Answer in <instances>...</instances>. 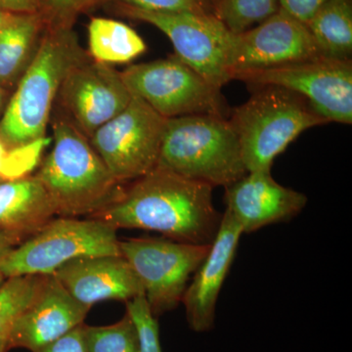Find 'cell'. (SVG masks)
Instances as JSON below:
<instances>
[{"mask_svg":"<svg viewBox=\"0 0 352 352\" xmlns=\"http://www.w3.org/2000/svg\"><path fill=\"white\" fill-rule=\"evenodd\" d=\"M212 190L156 166L89 217L116 229H142L178 242L210 245L222 219L212 204Z\"/></svg>","mask_w":352,"mask_h":352,"instance_id":"cell-1","label":"cell"},{"mask_svg":"<svg viewBox=\"0 0 352 352\" xmlns=\"http://www.w3.org/2000/svg\"><path fill=\"white\" fill-rule=\"evenodd\" d=\"M71 25H47L1 119L0 140L19 149L46 138L53 103L69 69L87 58Z\"/></svg>","mask_w":352,"mask_h":352,"instance_id":"cell-2","label":"cell"},{"mask_svg":"<svg viewBox=\"0 0 352 352\" xmlns=\"http://www.w3.org/2000/svg\"><path fill=\"white\" fill-rule=\"evenodd\" d=\"M53 140L52 150L34 176L45 189L56 215L89 217L120 196L122 184L66 113L53 120Z\"/></svg>","mask_w":352,"mask_h":352,"instance_id":"cell-3","label":"cell"},{"mask_svg":"<svg viewBox=\"0 0 352 352\" xmlns=\"http://www.w3.org/2000/svg\"><path fill=\"white\" fill-rule=\"evenodd\" d=\"M157 166L214 188L248 173L230 122L210 115L166 119Z\"/></svg>","mask_w":352,"mask_h":352,"instance_id":"cell-4","label":"cell"},{"mask_svg":"<svg viewBox=\"0 0 352 352\" xmlns=\"http://www.w3.org/2000/svg\"><path fill=\"white\" fill-rule=\"evenodd\" d=\"M229 122L239 139L248 173L271 170L274 160L303 131L329 124L302 96L272 85L256 87Z\"/></svg>","mask_w":352,"mask_h":352,"instance_id":"cell-5","label":"cell"},{"mask_svg":"<svg viewBox=\"0 0 352 352\" xmlns=\"http://www.w3.org/2000/svg\"><path fill=\"white\" fill-rule=\"evenodd\" d=\"M117 229L88 217L53 219L0 258L6 278L53 274L65 263L83 256H120Z\"/></svg>","mask_w":352,"mask_h":352,"instance_id":"cell-6","label":"cell"},{"mask_svg":"<svg viewBox=\"0 0 352 352\" xmlns=\"http://www.w3.org/2000/svg\"><path fill=\"white\" fill-rule=\"evenodd\" d=\"M131 94L164 119L189 115L226 118L228 109L215 87L177 57L134 64L120 73Z\"/></svg>","mask_w":352,"mask_h":352,"instance_id":"cell-7","label":"cell"},{"mask_svg":"<svg viewBox=\"0 0 352 352\" xmlns=\"http://www.w3.org/2000/svg\"><path fill=\"white\" fill-rule=\"evenodd\" d=\"M131 19L153 25L173 43L175 56L221 88L232 80L236 34L212 13H160L122 6Z\"/></svg>","mask_w":352,"mask_h":352,"instance_id":"cell-8","label":"cell"},{"mask_svg":"<svg viewBox=\"0 0 352 352\" xmlns=\"http://www.w3.org/2000/svg\"><path fill=\"white\" fill-rule=\"evenodd\" d=\"M119 247L142 284L150 310L157 318L182 302L190 277L207 256L210 245L149 237L120 241Z\"/></svg>","mask_w":352,"mask_h":352,"instance_id":"cell-9","label":"cell"},{"mask_svg":"<svg viewBox=\"0 0 352 352\" xmlns=\"http://www.w3.org/2000/svg\"><path fill=\"white\" fill-rule=\"evenodd\" d=\"M166 119L138 97L90 136L89 141L120 184L157 166Z\"/></svg>","mask_w":352,"mask_h":352,"instance_id":"cell-10","label":"cell"},{"mask_svg":"<svg viewBox=\"0 0 352 352\" xmlns=\"http://www.w3.org/2000/svg\"><path fill=\"white\" fill-rule=\"evenodd\" d=\"M252 87H278L300 95L329 122L352 124V63L316 58L300 63L236 74Z\"/></svg>","mask_w":352,"mask_h":352,"instance_id":"cell-11","label":"cell"},{"mask_svg":"<svg viewBox=\"0 0 352 352\" xmlns=\"http://www.w3.org/2000/svg\"><path fill=\"white\" fill-rule=\"evenodd\" d=\"M57 97L69 119L89 138L129 106L132 94L120 72L88 56L69 69Z\"/></svg>","mask_w":352,"mask_h":352,"instance_id":"cell-12","label":"cell"},{"mask_svg":"<svg viewBox=\"0 0 352 352\" xmlns=\"http://www.w3.org/2000/svg\"><path fill=\"white\" fill-rule=\"evenodd\" d=\"M322 58L307 25L278 10L274 15L242 34H236L232 63L234 76L300 63Z\"/></svg>","mask_w":352,"mask_h":352,"instance_id":"cell-13","label":"cell"},{"mask_svg":"<svg viewBox=\"0 0 352 352\" xmlns=\"http://www.w3.org/2000/svg\"><path fill=\"white\" fill-rule=\"evenodd\" d=\"M89 310L69 295L54 274L43 275L31 305L9 330L8 349L38 351L82 325Z\"/></svg>","mask_w":352,"mask_h":352,"instance_id":"cell-14","label":"cell"},{"mask_svg":"<svg viewBox=\"0 0 352 352\" xmlns=\"http://www.w3.org/2000/svg\"><path fill=\"white\" fill-rule=\"evenodd\" d=\"M224 188L226 210L243 234L293 219L307 203L305 194L275 182L271 170L250 171Z\"/></svg>","mask_w":352,"mask_h":352,"instance_id":"cell-15","label":"cell"},{"mask_svg":"<svg viewBox=\"0 0 352 352\" xmlns=\"http://www.w3.org/2000/svg\"><path fill=\"white\" fill-rule=\"evenodd\" d=\"M242 235L239 224L226 210L207 256L194 273L193 281L187 287L182 298L191 330L208 332L214 327L219 293L232 265Z\"/></svg>","mask_w":352,"mask_h":352,"instance_id":"cell-16","label":"cell"},{"mask_svg":"<svg viewBox=\"0 0 352 352\" xmlns=\"http://www.w3.org/2000/svg\"><path fill=\"white\" fill-rule=\"evenodd\" d=\"M53 274L69 295L90 308L103 300L126 302L144 295L142 284L122 254L73 259Z\"/></svg>","mask_w":352,"mask_h":352,"instance_id":"cell-17","label":"cell"},{"mask_svg":"<svg viewBox=\"0 0 352 352\" xmlns=\"http://www.w3.org/2000/svg\"><path fill=\"white\" fill-rule=\"evenodd\" d=\"M55 217L50 197L36 176L0 182V232L25 241Z\"/></svg>","mask_w":352,"mask_h":352,"instance_id":"cell-18","label":"cell"},{"mask_svg":"<svg viewBox=\"0 0 352 352\" xmlns=\"http://www.w3.org/2000/svg\"><path fill=\"white\" fill-rule=\"evenodd\" d=\"M45 22L38 13L11 16L0 28V85L15 89L32 63Z\"/></svg>","mask_w":352,"mask_h":352,"instance_id":"cell-19","label":"cell"},{"mask_svg":"<svg viewBox=\"0 0 352 352\" xmlns=\"http://www.w3.org/2000/svg\"><path fill=\"white\" fill-rule=\"evenodd\" d=\"M305 25L320 57L351 60L352 0H328Z\"/></svg>","mask_w":352,"mask_h":352,"instance_id":"cell-20","label":"cell"},{"mask_svg":"<svg viewBox=\"0 0 352 352\" xmlns=\"http://www.w3.org/2000/svg\"><path fill=\"white\" fill-rule=\"evenodd\" d=\"M88 41L90 56L99 63H127L146 51L144 41L132 28L107 18L90 21Z\"/></svg>","mask_w":352,"mask_h":352,"instance_id":"cell-21","label":"cell"},{"mask_svg":"<svg viewBox=\"0 0 352 352\" xmlns=\"http://www.w3.org/2000/svg\"><path fill=\"white\" fill-rule=\"evenodd\" d=\"M43 275H23L6 278L0 286V338L9 330L31 305L43 282Z\"/></svg>","mask_w":352,"mask_h":352,"instance_id":"cell-22","label":"cell"},{"mask_svg":"<svg viewBox=\"0 0 352 352\" xmlns=\"http://www.w3.org/2000/svg\"><path fill=\"white\" fill-rule=\"evenodd\" d=\"M87 352H141L138 329L126 314L108 326H83Z\"/></svg>","mask_w":352,"mask_h":352,"instance_id":"cell-23","label":"cell"},{"mask_svg":"<svg viewBox=\"0 0 352 352\" xmlns=\"http://www.w3.org/2000/svg\"><path fill=\"white\" fill-rule=\"evenodd\" d=\"M279 10L278 0H220L215 16L233 34H242Z\"/></svg>","mask_w":352,"mask_h":352,"instance_id":"cell-24","label":"cell"},{"mask_svg":"<svg viewBox=\"0 0 352 352\" xmlns=\"http://www.w3.org/2000/svg\"><path fill=\"white\" fill-rule=\"evenodd\" d=\"M52 139L44 138L32 144L9 149L0 140V178L3 180L18 179L32 173L41 163L44 149Z\"/></svg>","mask_w":352,"mask_h":352,"instance_id":"cell-25","label":"cell"},{"mask_svg":"<svg viewBox=\"0 0 352 352\" xmlns=\"http://www.w3.org/2000/svg\"><path fill=\"white\" fill-rule=\"evenodd\" d=\"M126 314L138 329L141 352H163L160 342L159 324L150 310L145 295L126 302Z\"/></svg>","mask_w":352,"mask_h":352,"instance_id":"cell-26","label":"cell"},{"mask_svg":"<svg viewBox=\"0 0 352 352\" xmlns=\"http://www.w3.org/2000/svg\"><path fill=\"white\" fill-rule=\"evenodd\" d=\"M118 1L122 6L160 13H214L208 0H100Z\"/></svg>","mask_w":352,"mask_h":352,"instance_id":"cell-27","label":"cell"},{"mask_svg":"<svg viewBox=\"0 0 352 352\" xmlns=\"http://www.w3.org/2000/svg\"><path fill=\"white\" fill-rule=\"evenodd\" d=\"M100 0H38V14L47 25H71L73 16Z\"/></svg>","mask_w":352,"mask_h":352,"instance_id":"cell-28","label":"cell"},{"mask_svg":"<svg viewBox=\"0 0 352 352\" xmlns=\"http://www.w3.org/2000/svg\"><path fill=\"white\" fill-rule=\"evenodd\" d=\"M83 326H78L36 352H87Z\"/></svg>","mask_w":352,"mask_h":352,"instance_id":"cell-29","label":"cell"},{"mask_svg":"<svg viewBox=\"0 0 352 352\" xmlns=\"http://www.w3.org/2000/svg\"><path fill=\"white\" fill-rule=\"evenodd\" d=\"M328 0H278L280 10L307 24L312 16Z\"/></svg>","mask_w":352,"mask_h":352,"instance_id":"cell-30","label":"cell"},{"mask_svg":"<svg viewBox=\"0 0 352 352\" xmlns=\"http://www.w3.org/2000/svg\"><path fill=\"white\" fill-rule=\"evenodd\" d=\"M0 11L14 15L38 13V0H0Z\"/></svg>","mask_w":352,"mask_h":352,"instance_id":"cell-31","label":"cell"},{"mask_svg":"<svg viewBox=\"0 0 352 352\" xmlns=\"http://www.w3.org/2000/svg\"><path fill=\"white\" fill-rule=\"evenodd\" d=\"M22 238L11 234L0 232V258L6 256L8 252L12 251L14 248L17 247L23 242Z\"/></svg>","mask_w":352,"mask_h":352,"instance_id":"cell-32","label":"cell"},{"mask_svg":"<svg viewBox=\"0 0 352 352\" xmlns=\"http://www.w3.org/2000/svg\"><path fill=\"white\" fill-rule=\"evenodd\" d=\"M9 90H7L6 88L2 87L0 85V116L2 117V113H3L4 110H6L7 103H8V95Z\"/></svg>","mask_w":352,"mask_h":352,"instance_id":"cell-33","label":"cell"},{"mask_svg":"<svg viewBox=\"0 0 352 352\" xmlns=\"http://www.w3.org/2000/svg\"><path fill=\"white\" fill-rule=\"evenodd\" d=\"M8 351V340H7V336H4V337L0 338V352H7Z\"/></svg>","mask_w":352,"mask_h":352,"instance_id":"cell-34","label":"cell"},{"mask_svg":"<svg viewBox=\"0 0 352 352\" xmlns=\"http://www.w3.org/2000/svg\"><path fill=\"white\" fill-rule=\"evenodd\" d=\"M13 14L6 13L3 12V11H0V28H1L2 25L6 24L7 21L10 19V17Z\"/></svg>","mask_w":352,"mask_h":352,"instance_id":"cell-35","label":"cell"},{"mask_svg":"<svg viewBox=\"0 0 352 352\" xmlns=\"http://www.w3.org/2000/svg\"><path fill=\"white\" fill-rule=\"evenodd\" d=\"M208 1L210 2V6L214 7L215 11V8H217V6H219L220 0H208Z\"/></svg>","mask_w":352,"mask_h":352,"instance_id":"cell-36","label":"cell"},{"mask_svg":"<svg viewBox=\"0 0 352 352\" xmlns=\"http://www.w3.org/2000/svg\"><path fill=\"white\" fill-rule=\"evenodd\" d=\"M6 276H4V275L2 274L1 271H0V286L3 284V282L6 281Z\"/></svg>","mask_w":352,"mask_h":352,"instance_id":"cell-37","label":"cell"},{"mask_svg":"<svg viewBox=\"0 0 352 352\" xmlns=\"http://www.w3.org/2000/svg\"><path fill=\"white\" fill-rule=\"evenodd\" d=\"M4 182V180L1 179V178H0V182Z\"/></svg>","mask_w":352,"mask_h":352,"instance_id":"cell-38","label":"cell"}]
</instances>
